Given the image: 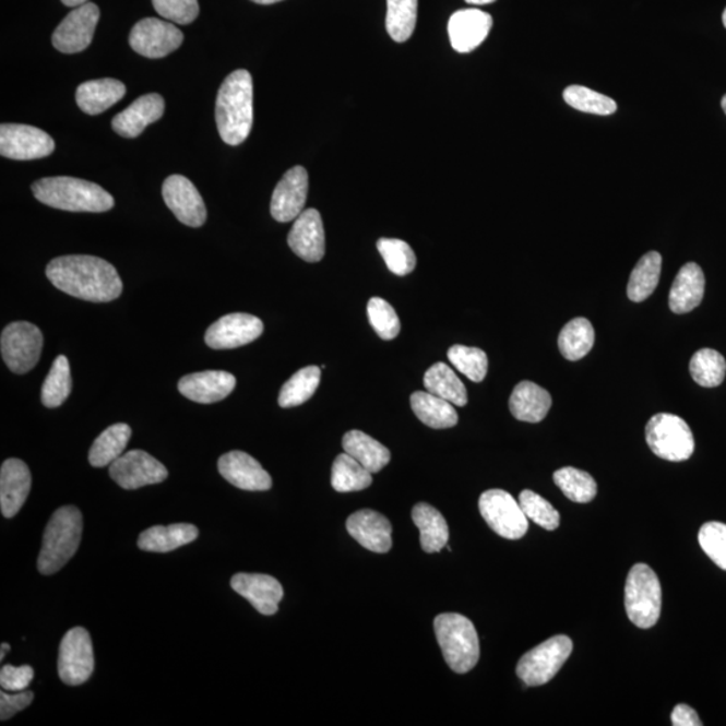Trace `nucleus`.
<instances>
[{
    "label": "nucleus",
    "mask_w": 726,
    "mask_h": 726,
    "mask_svg": "<svg viewBox=\"0 0 726 726\" xmlns=\"http://www.w3.org/2000/svg\"><path fill=\"white\" fill-rule=\"evenodd\" d=\"M46 276L62 293L92 304H108L123 293L118 271L96 255H61L46 266Z\"/></svg>",
    "instance_id": "f257e3e1"
},
{
    "label": "nucleus",
    "mask_w": 726,
    "mask_h": 726,
    "mask_svg": "<svg viewBox=\"0 0 726 726\" xmlns=\"http://www.w3.org/2000/svg\"><path fill=\"white\" fill-rule=\"evenodd\" d=\"M216 121L221 139L238 145L247 141L253 126V80L246 69L230 73L218 91Z\"/></svg>",
    "instance_id": "f03ea898"
},
{
    "label": "nucleus",
    "mask_w": 726,
    "mask_h": 726,
    "mask_svg": "<svg viewBox=\"0 0 726 726\" xmlns=\"http://www.w3.org/2000/svg\"><path fill=\"white\" fill-rule=\"evenodd\" d=\"M32 190L44 205L66 212L104 213L115 206L114 197L102 186L73 177L43 178Z\"/></svg>",
    "instance_id": "7ed1b4c3"
},
{
    "label": "nucleus",
    "mask_w": 726,
    "mask_h": 726,
    "mask_svg": "<svg viewBox=\"0 0 726 726\" xmlns=\"http://www.w3.org/2000/svg\"><path fill=\"white\" fill-rule=\"evenodd\" d=\"M83 536V514L75 507L55 511L45 528L43 548L38 556V571L50 576L61 571L75 555Z\"/></svg>",
    "instance_id": "20e7f679"
},
{
    "label": "nucleus",
    "mask_w": 726,
    "mask_h": 726,
    "mask_svg": "<svg viewBox=\"0 0 726 726\" xmlns=\"http://www.w3.org/2000/svg\"><path fill=\"white\" fill-rule=\"evenodd\" d=\"M435 634L447 665L466 674L478 664L480 644L473 621L461 614H441L435 619Z\"/></svg>",
    "instance_id": "39448f33"
},
{
    "label": "nucleus",
    "mask_w": 726,
    "mask_h": 726,
    "mask_svg": "<svg viewBox=\"0 0 726 726\" xmlns=\"http://www.w3.org/2000/svg\"><path fill=\"white\" fill-rule=\"evenodd\" d=\"M626 611L639 629L658 623L662 609V586L658 576L646 563L631 568L626 583Z\"/></svg>",
    "instance_id": "423d86ee"
},
{
    "label": "nucleus",
    "mask_w": 726,
    "mask_h": 726,
    "mask_svg": "<svg viewBox=\"0 0 726 726\" xmlns=\"http://www.w3.org/2000/svg\"><path fill=\"white\" fill-rule=\"evenodd\" d=\"M650 450L669 462L688 461L694 452V436L683 418L671 414H658L646 426Z\"/></svg>",
    "instance_id": "0eeeda50"
},
{
    "label": "nucleus",
    "mask_w": 726,
    "mask_h": 726,
    "mask_svg": "<svg viewBox=\"0 0 726 726\" xmlns=\"http://www.w3.org/2000/svg\"><path fill=\"white\" fill-rule=\"evenodd\" d=\"M572 650L573 643L568 636L550 638L522 656L516 666V676L527 687H543L561 670Z\"/></svg>",
    "instance_id": "6e6552de"
},
{
    "label": "nucleus",
    "mask_w": 726,
    "mask_h": 726,
    "mask_svg": "<svg viewBox=\"0 0 726 726\" xmlns=\"http://www.w3.org/2000/svg\"><path fill=\"white\" fill-rule=\"evenodd\" d=\"M43 347L44 335L33 323H10L0 336L3 361L15 374H25L36 368Z\"/></svg>",
    "instance_id": "1a4fd4ad"
},
{
    "label": "nucleus",
    "mask_w": 726,
    "mask_h": 726,
    "mask_svg": "<svg viewBox=\"0 0 726 726\" xmlns=\"http://www.w3.org/2000/svg\"><path fill=\"white\" fill-rule=\"evenodd\" d=\"M58 676L69 687H80L95 670V655L90 632L74 627L62 638L58 653Z\"/></svg>",
    "instance_id": "9d476101"
},
{
    "label": "nucleus",
    "mask_w": 726,
    "mask_h": 726,
    "mask_svg": "<svg viewBox=\"0 0 726 726\" xmlns=\"http://www.w3.org/2000/svg\"><path fill=\"white\" fill-rule=\"evenodd\" d=\"M479 511L493 532L507 539H520L528 531L520 502L504 490H489L479 498Z\"/></svg>",
    "instance_id": "9b49d317"
},
{
    "label": "nucleus",
    "mask_w": 726,
    "mask_h": 726,
    "mask_svg": "<svg viewBox=\"0 0 726 726\" xmlns=\"http://www.w3.org/2000/svg\"><path fill=\"white\" fill-rule=\"evenodd\" d=\"M56 143L48 132L25 124L0 126V154L14 160L43 159L53 154Z\"/></svg>",
    "instance_id": "f8f14e48"
},
{
    "label": "nucleus",
    "mask_w": 726,
    "mask_h": 726,
    "mask_svg": "<svg viewBox=\"0 0 726 726\" xmlns=\"http://www.w3.org/2000/svg\"><path fill=\"white\" fill-rule=\"evenodd\" d=\"M109 475L121 489L138 490L167 479V468L141 450L126 452L109 466Z\"/></svg>",
    "instance_id": "ddd939ff"
},
{
    "label": "nucleus",
    "mask_w": 726,
    "mask_h": 726,
    "mask_svg": "<svg viewBox=\"0 0 726 726\" xmlns=\"http://www.w3.org/2000/svg\"><path fill=\"white\" fill-rule=\"evenodd\" d=\"M98 19H100V10L95 3L75 8L58 25L51 43L61 53L74 55L84 51L92 44Z\"/></svg>",
    "instance_id": "4468645a"
},
{
    "label": "nucleus",
    "mask_w": 726,
    "mask_h": 726,
    "mask_svg": "<svg viewBox=\"0 0 726 726\" xmlns=\"http://www.w3.org/2000/svg\"><path fill=\"white\" fill-rule=\"evenodd\" d=\"M183 43V33L167 21L145 19L133 26L130 45L138 55L147 58H164L176 51Z\"/></svg>",
    "instance_id": "2eb2a0df"
},
{
    "label": "nucleus",
    "mask_w": 726,
    "mask_h": 726,
    "mask_svg": "<svg viewBox=\"0 0 726 726\" xmlns=\"http://www.w3.org/2000/svg\"><path fill=\"white\" fill-rule=\"evenodd\" d=\"M264 333V324L258 317L236 312L219 318L207 329L205 342L214 350H228L251 344Z\"/></svg>",
    "instance_id": "dca6fc26"
},
{
    "label": "nucleus",
    "mask_w": 726,
    "mask_h": 726,
    "mask_svg": "<svg viewBox=\"0 0 726 726\" xmlns=\"http://www.w3.org/2000/svg\"><path fill=\"white\" fill-rule=\"evenodd\" d=\"M307 195H309V174L305 167L295 166L284 174L282 181L273 191L272 217L283 224L295 221L305 212Z\"/></svg>",
    "instance_id": "f3484780"
},
{
    "label": "nucleus",
    "mask_w": 726,
    "mask_h": 726,
    "mask_svg": "<svg viewBox=\"0 0 726 726\" xmlns=\"http://www.w3.org/2000/svg\"><path fill=\"white\" fill-rule=\"evenodd\" d=\"M164 200L174 216L190 228L205 224L207 212L200 191L183 176H170L162 189Z\"/></svg>",
    "instance_id": "a211bd4d"
},
{
    "label": "nucleus",
    "mask_w": 726,
    "mask_h": 726,
    "mask_svg": "<svg viewBox=\"0 0 726 726\" xmlns=\"http://www.w3.org/2000/svg\"><path fill=\"white\" fill-rule=\"evenodd\" d=\"M288 246L296 255L307 263H318L326 252V238L321 213L307 209L295 219L288 235Z\"/></svg>",
    "instance_id": "6ab92c4d"
},
{
    "label": "nucleus",
    "mask_w": 726,
    "mask_h": 726,
    "mask_svg": "<svg viewBox=\"0 0 726 726\" xmlns=\"http://www.w3.org/2000/svg\"><path fill=\"white\" fill-rule=\"evenodd\" d=\"M218 472L225 480H228L237 489L269 491L272 487L271 475L247 452L231 451L221 456Z\"/></svg>",
    "instance_id": "aec40b11"
},
{
    "label": "nucleus",
    "mask_w": 726,
    "mask_h": 726,
    "mask_svg": "<svg viewBox=\"0 0 726 726\" xmlns=\"http://www.w3.org/2000/svg\"><path fill=\"white\" fill-rule=\"evenodd\" d=\"M230 585L261 615L271 617L278 611V603L283 599L284 591L275 578L260 573H237L231 578Z\"/></svg>",
    "instance_id": "412c9836"
},
{
    "label": "nucleus",
    "mask_w": 726,
    "mask_h": 726,
    "mask_svg": "<svg viewBox=\"0 0 726 726\" xmlns=\"http://www.w3.org/2000/svg\"><path fill=\"white\" fill-rule=\"evenodd\" d=\"M492 27V16L478 9L459 10L449 22L452 48L457 53H469L485 43Z\"/></svg>",
    "instance_id": "4be33fe9"
},
{
    "label": "nucleus",
    "mask_w": 726,
    "mask_h": 726,
    "mask_svg": "<svg viewBox=\"0 0 726 726\" xmlns=\"http://www.w3.org/2000/svg\"><path fill=\"white\" fill-rule=\"evenodd\" d=\"M348 534L365 549L374 554H388L392 549V524L374 510H359L348 516Z\"/></svg>",
    "instance_id": "5701e85b"
},
{
    "label": "nucleus",
    "mask_w": 726,
    "mask_h": 726,
    "mask_svg": "<svg viewBox=\"0 0 726 726\" xmlns=\"http://www.w3.org/2000/svg\"><path fill=\"white\" fill-rule=\"evenodd\" d=\"M236 388V377L228 371L207 370L182 377L178 391L199 404H214L229 396Z\"/></svg>",
    "instance_id": "b1692460"
},
{
    "label": "nucleus",
    "mask_w": 726,
    "mask_h": 726,
    "mask_svg": "<svg viewBox=\"0 0 726 726\" xmlns=\"http://www.w3.org/2000/svg\"><path fill=\"white\" fill-rule=\"evenodd\" d=\"M32 489V474L20 459H8L0 469V509L5 519H13L25 504Z\"/></svg>",
    "instance_id": "393cba45"
},
{
    "label": "nucleus",
    "mask_w": 726,
    "mask_h": 726,
    "mask_svg": "<svg viewBox=\"0 0 726 726\" xmlns=\"http://www.w3.org/2000/svg\"><path fill=\"white\" fill-rule=\"evenodd\" d=\"M165 114V100L158 93L139 97L130 107L115 116L112 128L118 135L133 139Z\"/></svg>",
    "instance_id": "a878e982"
},
{
    "label": "nucleus",
    "mask_w": 726,
    "mask_h": 726,
    "mask_svg": "<svg viewBox=\"0 0 726 726\" xmlns=\"http://www.w3.org/2000/svg\"><path fill=\"white\" fill-rule=\"evenodd\" d=\"M705 294V275L701 266L688 263L679 270L674 281L670 294V310L676 313L693 311L701 305Z\"/></svg>",
    "instance_id": "bb28decb"
},
{
    "label": "nucleus",
    "mask_w": 726,
    "mask_h": 726,
    "mask_svg": "<svg viewBox=\"0 0 726 726\" xmlns=\"http://www.w3.org/2000/svg\"><path fill=\"white\" fill-rule=\"evenodd\" d=\"M126 85L119 80L102 79L86 81L75 92V102L86 115L106 112L126 96Z\"/></svg>",
    "instance_id": "cd10ccee"
},
{
    "label": "nucleus",
    "mask_w": 726,
    "mask_h": 726,
    "mask_svg": "<svg viewBox=\"0 0 726 726\" xmlns=\"http://www.w3.org/2000/svg\"><path fill=\"white\" fill-rule=\"evenodd\" d=\"M510 412L516 420L543 421L551 406L548 391L531 381H522L514 388L509 401Z\"/></svg>",
    "instance_id": "c85d7f7f"
},
{
    "label": "nucleus",
    "mask_w": 726,
    "mask_h": 726,
    "mask_svg": "<svg viewBox=\"0 0 726 726\" xmlns=\"http://www.w3.org/2000/svg\"><path fill=\"white\" fill-rule=\"evenodd\" d=\"M200 532L194 525L174 524L170 526H153L141 533L138 539L139 549L153 554H167L181 546L191 544L199 538Z\"/></svg>",
    "instance_id": "c756f323"
},
{
    "label": "nucleus",
    "mask_w": 726,
    "mask_h": 726,
    "mask_svg": "<svg viewBox=\"0 0 726 726\" xmlns=\"http://www.w3.org/2000/svg\"><path fill=\"white\" fill-rule=\"evenodd\" d=\"M412 520L420 531V544L426 554H438L450 539L449 524L438 509L428 503H417Z\"/></svg>",
    "instance_id": "7c9ffc66"
},
{
    "label": "nucleus",
    "mask_w": 726,
    "mask_h": 726,
    "mask_svg": "<svg viewBox=\"0 0 726 726\" xmlns=\"http://www.w3.org/2000/svg\"><path fill=\"white\" fill-rule=\"evenodd\" d=\"M342 445L346 454L356 459L371 474L380 473L391 462V451L385 445L357 429L344 436Z\"/></svg>",
    "instance_id": "2f4dec72"
},
{
    "label": "nucleus",
    "mask_w": 726,
    "mask_h": 726,
    "mask_svg": "<svg viewBox=\"0 0 726 726\" xmlns=\"http://www.w3.org/2000/svg\"><path fill=\"white\" fill-rule=\"evenodd\" d=\"M450 401L435 396L429 392H415L410 396L412 410L427 427L447 429L455 427L459 421L457 412Z\"/></svg>",
    "instance_id": "473e14b6"
},
{
    "label": "nucleus",
    "mask_w": 726,
    "mask_h": 726,
    "mask_svg": "<svg viewBox=\"0 0 726 726\" xmlns=\"http://www.w3.org/2000/svg\"><path fill=\"white\" fill-rule=\"evenodd\" d=\"M424 386L427 392L450 401L456 406H466L468 403L466 386L447 364H433L424 376Z\"/></svg>",
    "instance_id": "72a5a7b5"
},
{
    "label": "nucleus",
    "mask_w": 726,
    "mask_h": 726,
    "mask_svg": "<svg viewBox=\"0 0 726 726\" xmlns=\"http://www.w3.org/2000/svg\"><path fill=\"white\" fill-rule=\"evenodd\" d=\"M132 429L127 424H114L104 431L92 444L90 451V463L93 467L110 466L124 454L128 441H130Z\"/></svg>",
    "instance_id": "f704fd0d"
},
{
    "label": "nucleus",
    "mask_w": 726,
    "mask_h": 726,
    "mask_svg": "<svg viewBox=\"0 0 726 726\" xmlns=\"http://www.w3.org/2000/svg\"><path fill=\"white\" fill-rule=\"evenodd\" d=\"M662 272V255L658 252H648L643 255L634 271L631 272L627 295L629 299L641 304L652 296L658 287Z\"/></svg>",
    "instance_id": "c9c22d12"
},
{
    "label": "nucleus",
    "mask_w": 726,
    "mask_h": 726,
    "mask_svg": "<svg viewBox=\"0 0 726 726\" xmlns=\"http://www.w3.org/2000/svg\"><path fill=\"white\" fill-rule=\"evenodd\" d=\"M595 344V330L588 319L576 318L568 322L559 336V348L568 361H579L592 350Z\"/></svg>",
    "instance_id": "e433bc0d"
},
{
    "label": "nucleus",
    "mask_w": 726,
    "mask_h": 726,
    "mask_svg": "<svg viewBox=\"0 0 726 726\" xmlns=\"http://www.w3.org/2000/svg\"><path fill=\"white\" fill-rule=\"evenodd\" d=\"M373 484V474L353 456H336L331 469V485L338 492L362 491Z\"/></svg>",
    "instance_id": "4c0bfd02"
},
{
    "label": "nucleus",
    "mask_w": 726,
    "mask_h": 726,
    "mask_svg": "<svg viewBox=\"0 0 726 726\" xmlns=\"http://www.w3.org/2000/svg\"><path fill=\"white\" fill-rule=\"evenodd\" d=\"M321 377V369L318 366H307V368L296 371L284 383L281 394H278V405L282 408H294V406L307 403L317 392Z\"/></svg>",
    "instance_id": "58836bf2"
},
{
    "label": "nucleus",
    "mask_w": 726,
    "mask_h": 726,
    "mask_svg": "<svg viewBox=\"0 0 726 726\" xmlns=\"http://www.w3.org/2000/svg\"><path fill=\"white\" fill-rule=\"evenodd\" d=\"M72 392L71 366L66 356H58L40 389V401L46 408H58Z\"/></svg>",
    "instance_id": "ea45409f"
},
{
    "label": "nucleus",
    "mask_w": 726,
    "mask_h": 726,
    "mask_svg": "<svg viewBox=\"0 0 726 726\" xmlns=\"http://www.w3.org/2000/svg\"><path fill=\"white\" fill-rule=\"evenodd\" d=\"M690 374L701 386L716 388L722 385L726 374L725 358L713 348H701L691 358Z\"/></svg>",
    "instance_id": "a19ab883"
},
{
    "label": "nucleus",
    "mask_w": 726,
    "mask_h": 726,
    "mask_svg": "<svg viewBox=\"0 0 726 726\" xmlns=\"http://www.w3.org/2000/svg\"><path fill=\"white\" fill-rule=\"evenodd\" d=\"M554 479L563 496L571 499L572 502L588 503L596 497V480L581 469L563 467L555 473Z\"/></svg>",
    "instance_id": "79ce46f5"
},
{
    "label": "nucleus",
    "mask_w": 726,
    "mask_h": 726,
    "mask_svg": "<svg viewBox=\"0 0 726 726\" xmlns=\"http://www.w3.org/2000/svg\"><path fill=\"white\" fill-rule=\"evenodd\" d=\"M386 31L396 43H405L415 32L417 0H386Z\"/></svg>",
    "instance_id": "37998d69"
},
{
    "label": "nucleus",
    "mask_w": 726,
    "mask_h": 726,
    "mask_svg": "<svg viewBox=\"0 0 726 726\" xmlns=\"http://www.w3.org/2000/svg\"><path fill=\"white\" fill-rule=\"evenodd\" d=\"M563 100L580 112L592 115L608 116L617 112L618 109L617 103L611 97L581 85L568 86L563 91Z\"/></svg>",
    "instance_id": "c03bdc74"
},
{
    "label": "nucleus",
    "mask_w": 726,
    "mask_h": 726,
    "mask_svg": "<svg viewBox=\"0 0 726 726\" xmlns=\"http://www.w3.org/2000/svg\"><path fill=\"white\" fill-rule=\"evenodd\" d=\"M377 249L394 275L405 276L415 271L417 259L408 242L398 238H380Z\"/></svg>",
    "instance_id": "a18cd8bd"
},
{
    "label": "nucleus",
    "mask_w": 726,
    "mask_h": 726,
    "mask_svg": "<svg viewBox=\"0 0 726 726\" xmlns=\"http://www.w3.org/2000/svg\"><path fill=\"white\" fill-rule=\"evenodd\" d=\"M449 359L467 379L474 382H481L486 379L489 358L481 348L455 345L449 350Z\"/></svg>",
    "instance_id": "49530a36"
},
{
    "label": "nucleus",
    "mask_w": 726,
    "mask_h": 726,
    "mask_svg": "<svg viewBox=\"0 0 726 726\" xmlns=\"http://www.w3.org/2000/svg\"><path fill=\"white\" fill-rule=\"evenodd\" d=\"M520 504L524 510L527 520L534 524L546 528V531H556L560 526V514L545 498L531 490H524L520 493Z\"/></svg>",
    "instance_id": "de8ad7c7"
},
{
    "label": "nucleus",
    "mask_w": 726,
    "mask_h": 726,
    "mask_svg": "<svg viewBox=\"0 0 726 726\" xmlns=\"http://www.w3.org/2000/svg\"><path fill=\"white\" fill-rule=\"evenodd\" d=\"M368 317L371 328L383 341H392L400 334L401 323L397 312L386 300L371 298L368 304Z\"/></svg>",
    "instance_id": "09e8293b"
},
{
    "label": "nucleus",
    "mask_w": 726,
    "mask_h": 726,
    "mask_svg": "<svg viewBox=\"0 0 726 726\" xmlns=\"http://www.w3.org/2000/svg\"><path fill=\"white\" fill-rule=\"evenodd\" d=\"M699 543L709 559L726 571V525L722 522H707L701 527Z\"/></svg>",
    "instance_id": "8fccbe9b"
},
{
    "label": "nucleus",
    "mask_w": 726,
    "mask_h": 726,
    "mask_svg": "<svg viewBox=\"0 0 726 726\" xmlns=\"http://www.w3.org/2000/svg\"><path fill=\"white\" fill-rule=\"evenodd\" d=\"M156 13L165 20L189 25L200 14L199 0H153Z\"/></svg>",
    "instance_id": "3c124183"
},
{
    "label": "nucleus",
    "mask_w": 726,
    "mask_h": 726,
    "mask_svg": "<svg viewBox=\"0 0 726 726\" xmlns=\"http://www.w3.org/2000/svg\"><path fill=\"white\" fill-rule=\"evenodd\" d=\"M34 670L31 666H21L15 667L11 665H5L0 670V687L5 691H19L26 690L28 685L33 681Z\"/></svg>",
    "instance_id": "603ef678"
},
{
    "label": "nucleus",
    "mask_w": 726,
    "mask_h": 726,
    "mask_svg": "<svg viewBox=\"0 0 726 726\" xmlns=\"http://www.w3.org/2000/svg\"><path fill=\"white\" fill-rule=\"evenodd\" d=\"M33 700L34 693L31 690L19 691L15 694L5 693V690L0 691V719L5 722L14 717L16 713L31 705Z\"/></svg>",
    "instance_id": "864d4df0"
},
{
    "label": "nucleus",
    "mask_w": 726,
    "mask_h": 726,
    "mask_svg": "<svg viewBox=\"0 0 726 726\" xmlns=\"http://www.w3.org/2000/svg\"><path fill=\"white\" fill-rule=\"evenodd\" d=\"M671 723L674 726H701L699 714L689 705H677L671 713Z\"/></svg>",
    "instance_id": "5fc2aeb1"
},
{
    "label": "nucleus",
    "mask_w": 726,
    "mask_h": 726,
    "mask_svg": "<svg viewBox=\"0 0 726 726\" xmlns=\"http://www.w3.org/2000/svg\"><path fill=\"white\" fill-rule=\"evenodd\" d=\"M68 8H80V5L88 3V0H61Z\"/></svg>",
    "instance_id": "6e6d98bb"
},
{
    "label": "nucleus",
    "mask_w": 726,
    "mask_h": 726,
    "mask_svg": "<svg viewBox=\"0 0 726 726\" xmlns=\"http://www.w3.org/2000/svg\"><path fill=\"white\" fill-rule=\"evenodd\" d=\"M468 4L484 5L496 2V0H466Z\"/></svg>",
    "instance_id": "4d7b16f0"
},
{
    "label": "nucleus",
    "mask_w": 726,
    "mask_h": 726,
    "mask_svg": "<svg viewBox=\"0 0 726 726\" xmlns=\"http://www.w3.org/2000/svg\"><path fill=\"white\" fill-rule=\"evenodd\" d=\"M252 2L258 4H275L282 2V0H252Z\"/></svg>",
    "instance_id": "13d9d810"
},
{
    "label": "nucleus",
    "mask_w": 726,
    "mask_h": 726,
    "mask_svg": "<svg viewBox=\"0 0 726 726\" xmlns=\"http://www.w3.org/2000/svg\"><path fill=\"white\" fill-rule=\"evenodd\" d=\"M10 652V644L3 643L2 644V654H0V659H4L5 654Z\"/></svg>",
    "instance_id": "bf43d9fd"
},
{
    "label": "nucleus",
    "mask_w": 726,
    "mask_h": 726,
    "mask_svg": "<svg viewBox=\"0 0 726 726\" xmlns=\"http://www.w3.org/2000/svg\"><path fill=\"white\" fill-rule=\"evenodd\" d=\"M722 107H723L724 112L726 115V95L723 97Z\"/></svg>",
    "instance_id": "052dcab7"
},
{
    "label": "nucleus",
    "mask_w": 726,
    "mask_h": 726,
    "mask_svg": "<svg viewBox=\"0 0 726 726\" xmlns=\"http://www.w3.org/2000/svg\"><path fill=\"white\" fill-rule=\"evenodd\" d=\"M723 22H724V26L726 28V9L724 10Z\"/></svg>",
    "instance_id": "680f3d73"
}]
</instances>
